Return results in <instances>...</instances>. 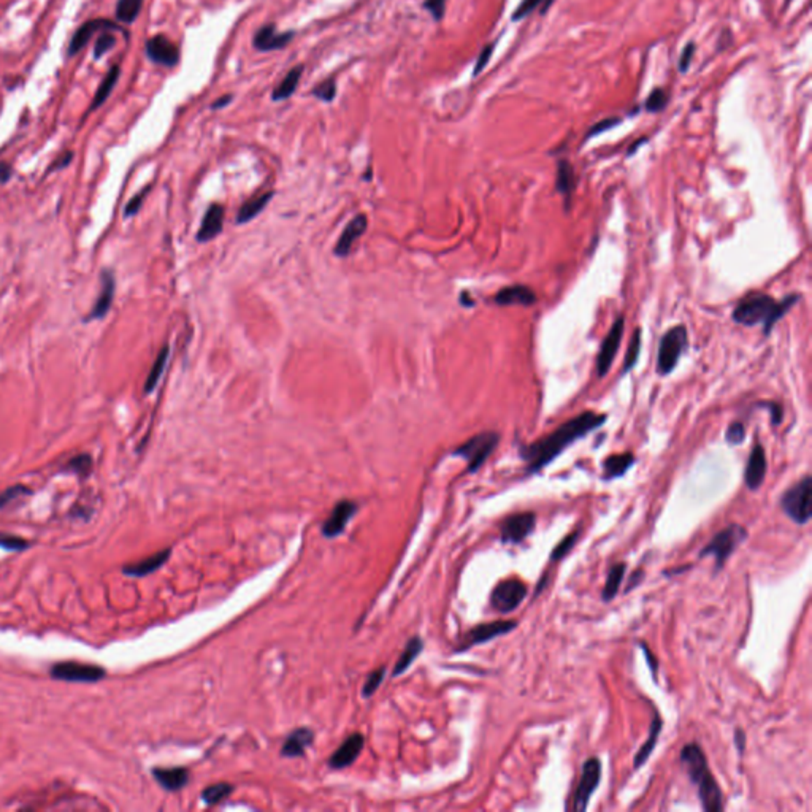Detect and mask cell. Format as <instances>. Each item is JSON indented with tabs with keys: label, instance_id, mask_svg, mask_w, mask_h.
Masks as SVG:
<instances>
[{
	"label": "cell",
	"instance_id": "d590c367",
	"mask_svg": "<svg viewBox=\"0 0 812 812\" xmlns=\"http://www.w3.org/2000/svg\"><path fill=\"white\" fill-rule=\"evenodd\" d=\"M141 7H143V0H117L116 17L126 24H130L138 17Z\"/></svg>",
	"mask_w": 812,
	"mask_h": 812
},
{
	"label": "cell",
	"instance_id": "4316f807",
	"mask_svg": "<svg viewBox=\"0 0 812 812\" xmlns=\"http://www.w3.org/2000/svg\"><path fill=\"white\" fill-rule=\"evenodd\" d=\"M635 460H636L635 455L632 453L609 455V457L604 459L603 462V479L604 481H613V479L624 476L633 466V464H635Z\"/></svg>",
	"mask_w": 812,
	"mask_h": 812
},
{
	"label": "cell",
	"instance_id": "b9f144b4",
	"mask_svg": "<svg viewBox=\"0 0 812 812\" xmlns=\"http://www.w3.org/2000/svg\"><path fill=\"white\" fill-rule=\"evenodd\" d=\"M669 94L662 87H655L654 91L649 94L648 100H646V110L649 113H659L665 108L668 104Z\"/></svg>",
	"mask_w": 812,
	"mask_h": 812
},
{
	"label": "cell",
	"instance_id": "e7e4bbea",
	"mask_svg": "<svg viewBox=\"0 0 812 812\" xmlns=\"http://www.w3.org/2000/svg\"><path fill=\"white\" fill-rule=\"evenodd\" d=\"M790 2H792V0H787V3H790Z\"/></svg>",
	"mask_w": 812,
	"mask_h": 812
},
{
	"label": "cell",
	"instance_id": "30bf717a",
	"mask_svg": "<svg viewBox=\"0 0 812 812\" xmlns=\"http://www.w3.org/2000/svg\"><path fill=\"white\" fill-rule=\"evenodd\" d=\"M601 762L600 758L590 757L583 767V774L578 782V788L573 797V809L578 812H584L587 809L592 795L600 785L601 781Z\"/></svg>",
	"mask_w": 812,
	"mask_h": 812
},
{
	"label": "cell",
	"instance_id": "d4e9b609",
	"mask_svg": "<svg viewBox=\"0 0 812 812\" xmlns=\"http://www.w3.org/2000/svg\"><path fill=\"white\" fill-rule=\"evenodd\" d=\"M171 554L170 549H164V550H159L154 555L146 557V559L140 560V562H135V563H130V565H126L122 568L124 573L129 574V576H135V578H141V576H146V574H151L156 570H159L165 562L169 560V557Z\"/></svg>",
	"mask_w": 812,
	"mask_h": 812
},
{
	"label": "cell",
	"instance_id": "7bdbcfd3",
	"mask_svg": "<svg viewBox=\"0 0 812 812\" xmlns=\"http://www.w3.org/2000/svg\"><path fill=\"white\" fill-rule=\"evenodd\" d=\"M313 96L321 100V102H332L336 96V81L335 78H329L313 89Z\"/></svg>",
	"mask_w": 812,
	"mask_h": 812
},
{
	"label": "cell",
	"instance_id": "74e56055",
	"mask_svg": "<svg viewBox=\"0 0 812 812\" xmlns=\"http://www.w3.org/2000/svg\"><path fill=\"white\" fill-rule=\"evenodd\" d=\"M639 352H641V329L638 327L635 332H633L630 345H628V349H627V354H625V359H624V369H622V373H624V375H627L628 371L635 369V365L639 359Z\"/></svg>",
	"mask_w": 812,
	"mask_h": 812
},
{
	"label": "cell",
	"instance_id": "c3c4849f",
	"mask_svg": "<svg viewBox=\"0 0 812 812\" xmlns=\"http://www.w3.org/2000/svg\"><path fill=\"white\" fill-rule=\"evenodd\" d=\"M619 122H620V117H608V120H603L601 122H598V124H595V126L590 127V130L587 132V137L585 138H592V137H595V135L606 132V130L613 129L614 126H618Z\"/></svg>",
	"mask_w": 812,
	"mask_h": 812
},
{
	"label": "cell",
	"instance_id": "836d02e7",
	"mask_svg": "<svg viewBox=\"0 0 812 812\" xmlns=\"http://www.w3.org/2000/svg\"><path fill=\"white\" fill-rule=\"evenodd\" d=\"M271 197H273V192H266L262 195H257V197H254L251 200H248L246 204L240 208L236 221H238V224L250 222L251 219L256 218L259 213L262 211L266 205H269V201Z\"/></svg>",
	"mask_w": 812,
	"mask_h": 812
},
{
	"label": "cell",
	"instance_id": "603a6c76",
	"mask_svg": "<svg viewBox=\"0 0 812 812\" xmlns=\"http://www.w3.org/2000/svg\"><path fill=\"white\" fill-rule=\"evenodd\" d=\"M314 733L310 728H297L287 734L281 748V755L287 758H297L305 754V750L313 744Z\"/></svg>",
	"mask_w": 812,
	"mask_h": 812
},
{
	"label": "cell",
	"instance_id": "11a10c76",
	"mask_svg": "<svg viewBox=\"0 0 812 812\" xmlns=\"http://www.w3.org/2000/svg\"><path fill=\"white\" fill-rule=\"evenodd\" d=\"M763 406H767L768 410H769V414H771V424L773 425H779L782 422V418H784V413H782V406L779 405V403L769 401V403H767V405H763Z\"/></svg>",
	"mask_w": 812,
	"mask_h": 812
},
{
	"label": "cell",
	"instance_id": "cb8c5ba5",
	"mask_svg": "<svg viewBox=\"0 0 812 812\" xmlns=\"http://www.w3.org/2000/svg\"><path fill=\"white\" fill-rule=\"evenodd\" d=\"M152 776L162 788L169 792L181 790L183 787L187 785L189 782V771L186 768H154Z\"/></svg>",
	"mask_w": 812,
	"mask_h": 812
},
{
	"label": "cell",
	"instance_id": "f1b7e54d",
	"mask_svg": "<svg viewBox=\"0 0 812 812\" xmlns=\"http://www.w3.org/2000/svg\"><path fill=\"white\" fill-rule=\"evenodd\" d=\"M102 27H115V26L105 20H94V21H87L86 24H83L78 31H76V34L73 35L72 41H70L69 55H76V52H78L83 46L87 43L89 38H91L92 35Z\"/></svg>",
	"mask_w": 812,
	"mask_h": 812
},
{
	"label": "cell",
	"instance_id": "816d5d0a",
	"mask_svg": "<svg viewBox=\"0 0 812 812\" xmlns=\"http://www.w3.org/2000/svg\"><path fill=\"white\" fill-rule=\"evenodd\" d=\"M146 192H148V189H145L143 192L137 194V195H135V197H134L132 200L129 201V204L126 205V210H124V216H126V218H132V216L137 215L138 210H140V206H141V204H143V200H145V195H146Z\"/></svg>",
	"mask_w": 812,
	"mask_h": 812
},
{
	"label": "cell",
	"instance_id": "ee69618b",
	"mask_svg": "<svg viewBox=\"0 0 812 812\" xmlns=\"http://www.w3.org/2000/svg\"><path fill=\"white\" fill-rule=\"evenodd\" d=\"M384 676H386V668H384V667L378 668V669H375V671H371L369 674V678H366L365 684L362 687V695H364V698H370L373 695V693H375L379 689V685H381Z\"/></svg>",
	"mask_w": 812,
	"mask_h": 812
},
{
	"label": "cell",
	"instance_id": "484cf974",
	"mask_svg": "<svg viewBox=\"0 0 812 812\" xmlns=\"http://www.w3.org/2000/svg\"><path fill=\"white\" fill-rule=\"evenodd\" d=\"M662 728H663L662 717H660L659 713H655L654 714V720H652V724L649 727V736H648V739H646V743L636 752L635 758H633V768L639 769L641 767H644L646 763H648L650 754L655 749L657 741H659V736H660V733H662Z\"/></svg>",
	"mask_w": 812,
	"mask_h": 812
},
{
	"label": "cell",
	"instance_id": "f35d334b",
	"mask_svg": "<svg viewBox=\"0 0 812 812\" xmlns=\"http://www.w3.org/2000/svg\"><path fill=\"white\" fill-rule=\"evenodd\" d=\"M67 473H73L76 476L85 478L92 471V457L89 454H80L76 457L70 459L67 465L64 468Z\"/></svg>",
	"mask_w": 812,
	"mask_h": 812
},
{
	"label": "cell",
	"instance_id": "91938a15",
	"mask_svg": "<svg viewBox=\"0 0 812 812\" xmlns=\"http://www.w3.org/2000/svg\"><path fill=\"white\" fill-rule=\"evenodd\" d=\"M11 178V167L8 164H0V183L5 185Z\"/></svg>",
	"mask_w": 812,
	"mask_h": 812
},
{
	"label": "cell",
	"instance_id": "db71d44e",
	"mask_svg": "<svg viewBox=\"0 0 812 812\" xmlns=\"http://www.w3.org/2000/svg\"><path fill=\"white\" fill-rule=\"evenodd\" d=\"M27 492H29V490H27L26 487H22V485H16V487H11V489H8L7 492H3V494L0 495V506L7 505L8 501H11V500H13V499H16V497H20V495H24V494H27Z\"/></svg>",
	"mask_w": 812,
	"mask_h": 812
},
{
	"label": "cell",
	"instance_id": "f907efd6",
	"mask_svg": "<svg viewBox=\"0 0 812 812\" xmlns=\"http://www.w3.org/2000/svg\"><path fill=\"white\" fill-rule=\"evenodd\" d=\"M115 41H116V38L113 37V35H110V34H104L102 37H100V38L97 40L96 46H94V56H96V57L104 56L105 52L108 51L113 45H115Z\"/></svg>",
	"mask_w": 812,
	"mask_h": 812
},
{
	"label": "cell",
	"instance_id": "7c38bea8",
	"mask_svg": "<svg viewBox=\"0 0 812 812\" xmlns=\"http://www.w3.org/2000/svg\"><path fill=\"white\" fill-rule=\"evenodd\" d=\"M535 527V513H515L503 519L500 524V538L505 544H520L532 535Z\"/></svg>",
	"mask_w": 812,
	"mask_h": 812
},
{
	"label": "cell",
	"instance_id": "bcb514c9",
	"mask_svg": "<svg viewBox=\"0 0 812 812\" xmlns=\"http://www.w3.org/2000/svg\"><path fill=\"white\" fill-rule=\"evenodd\" d=\"M27 544L29 543L26 541L24 538L0 533V548L10 549V550H22V549L27 548Z\"/></svg>",
	"mask_w": 812,
	"mask_h": 812
},
{
	"label": "cell",
	"instance_id": "44dd1931",
	"mask_svg": "<svg viewBox=\"0 0 812 812\" xmlns=\"http://www.w3.org/2000/svg\"><path fill=\"white\" fill-rule=\"evenodd\" d=\"M495 304L501 306H530L536 301V294L529 286L524 284H514V286H508L500 289L495 294Z\"/></svg>",
	"mask_w": 812,
	"mask_h": 812
},
{
	"label": "cell",
	"instance_id": "9f6ffc18",
	"mask_svg": "<svg viewBox=\"0 0 812 812\" xmlns=\"http://www.w3.org/2000/svg\"><path fill=\"white\" fill-rule=\"evenodd\" d=\"M641 650H643V654H644V657H646V662H648V665H649V668H650V673H652V676H654V678H655V676H657V668H659V663H657L655 657L652 655L650 649H649L648 646H646L644 643L641 644Z\"/></svg>",
	"mask_w": 812,
	"mask_h": 812
},
{
	"label": "cell",
	"instance_id": "277c9868",
	"mask_svg": "<svg viewBox=\"0 0 812 812\" xmlns=\"http://www.w3.org/2000/svg\"><path fill=\"white\" fill-rule=\"evenodd\" d=\"M749 533L748 530L744 529L743 525L739 524H730L728 527H725L724 530H720L717 535L711 539V541L706 544V546L703 548V550L700 553V557H714V570L715 573L720 571L724 565L727 563V560L730 559V555L734 553L739 548L741 543H744L746 539H748Z\"/></svg>",
	"mask_w": 812,
	"mask_h": 812
},
{
	"label": "cell",
	"instance_id": "6125c7cd",
	"mask_svg": "<svg viewBox=\"0 0 812 812\" xmlns=\"http://www.w3.org/2000/svg\"><path fill=\"white\" fill-rule=\"evenodd\" d=\"M643 578H644V573H643L641 570H639V571H635V574H633V576L630 578V583H628V584H630V585H628V587H627L625 590H627V592H630L633 587H636L638 583H639V580H641Z\"/></svg>",
	"mask_w": 812,
	"mask_h": 812
},
{
	"label": "cell",
	"instance_id": "f6af8a7d",
	"mask_svg": "<svg viewBox=\"0 0 812 812\" xmlns=\"http://www.w3.org/2000/svg\"><path fill=\"white\" fill-rule=\"evenodd\" d=\"M725 440L728 444H732V446L741 444L746 440V427L741 422L730 424L725 432Z\"/></svg>",
	"mask_w": 812,
	"mask_h": 812
},
{
	"label": "cell",
	"instance_id": "ffe728a7",
	"mask_svg": "<svg viewBox=\"0 0 812 812\" xmlns=\"http://www.w3.org/2000/svg\"><path fill=\"white\" fill-rule=\"evenodd\" d=\"M366 225H369V221H366L365 215H357L349 221L345 230H343V234L340 235V240L336 241L335 254L338 257H346L348 254L352 251L354 243L365 234Z\"/></svg>",
	"mask_w": 812,
	"mask_h": 812
},
{
	"label": "cell",
	"instance_id": "ab89813d",
	"mask_svg": "<svg viewBox=\"0 0 812 812\" xmlns=\"http://www.w3.org/2000/svg\"><path fill=\"white\" fill-rule=\"evenodd\" d=\"M579 536H580V530L579 529L571 532V533H568V535L565 538H563L562 541H559V544H557V546L554 548L553 553H550V560H553V562L562 560L563 557H565L573 549V546H574V544H576Z\"/></svg>",
	"mask_w": 812,
	"mask_h": 812
},
{
	"label": "cell",
	"instance_id": "f5cc1de1",
	"mask_svg": "<svg viewBox=\"0 0 812 812\" xmlns=\"http://www.w3.org/2000/svg\"><path fill=\"white\" fill-rule=\"evenodd\" d=\"M693 52H695V43H689L684 48L683 55L679 57V70L681 72H687L690 67V62H692V57H693Z\"/></svg>",
	"mask_w": 812,
	"mask_h": 812
},
{
	"label": "cell",
	"instance_id": "680465c9",
	"mask_svg": "<svg viewBox=\"0 0 812 812\" xmlns=\"http://www.w3.org/2000/svg\"><path fill=\"white\" fill-rule=\"evenodd\" d=\"M232 99H234L232 94H227V96H222V97H219V99H216V100H215V102H213L211 108H213V110L224 108V106H227L230 102H232Z\"/></svg>",
	"mask_w": 812,
	"mask_h": 812
},
{
	"label": "cell",
	"instance_id": "d6986e66",
	"mask_svg": "<svg viewBox=\"0 0 812 812\" xmlns=\"http://www.w3.org/2000/svg\"><path fill=\"white\" fill-rule=\"evenodd\" d=\"M294 38V32H278L275 24H266L254 34L252 46L257 51H276L283 50Z\"/></svg>",
	"mask_w": 812,
	"mask_h": 812
},
{
	"label": "cell",
	"instance_id": "4dcf8cb0",
	"mask_svg": "<svg viewBox=\"0 0 812 812\" xmlns=\"http://www.w3.org/2000/svg\"><path fill=\"white\" fill-rule=\"evenodd\" d=\"M625 571H627V563L625 562H619V563H614V565L608 570V576H606V583H604V587L601 592V598L603 601H613L615 595H618V592L622 585V580H624L625 576Z\"/></svg>",
	"mask_w": 812,
	"mask_h": 812
},
{
	"label": "cell",
	"instance_id": "be15d7a7",
	"mask_svg": "<svg viewBox=\"0 0 812 812\" xmlns=\"http://www.w3.org/2000/svg\"><path fill=\"white\" fill-rule=\"evenodd\" d=\"M643 143H646V138H641V140H639V141H636V143H633V145L630 146V150H628V156H632V154L638 150L639 145H643Z\"/></svg>",
	"mask_w": 812,
	"mask_h": 812
},
{
	"label": "cell",
	"instance_id": "7402d4cb",
	"mask_svg": "<svg viewBox=\"0 0 812 812\" xmlns=\"http://www.w3.org/2000/svg\"><path fill=\"white\" fill-rule=\"evenodd\" d=\"M222 222H224V208L221 205L213 204L206 210L204 219H201L200 229L197 232V240L200 243H206L222 232Z\"/></svg>",
	"mask_w": 812,
	"mask_h": 812
},
{
	"label": "cell",
	"instance_id": "2e32d148",
	"mask_svg": "<svg viewBox=\"0 0 812 812\" xmlns=\"http://www.w3.org/2000/svg\"><path fill=\"white\" fill-rule=\"evenodd\" d=\"M146 55L152 62L165 65V67H175L180 61V51H178L176 45L165 35H156V37L148 40Z\"/></svg>",
	"mask_w": 812,
	"mask_h": 812
},
{
	"label": "cell",
	"instance_id": "ba28073f",
	"mask_svg": "<svg viewBox=\"0 0 812 812\" xmlns=\"http://www.w3.org/2000/svg\"><path fill=\"white\" fill-rule=\"evenodd\" d=\"M529 594V587L519 579H505L490 594V606L500 614L513 613Z\"/></svg>",
	"mask_w": 812,
	"mask_h": 812
},
{
	"label": "cell",
	"instance_id": "e0dca14e",
	"mask_svg": "<svg viewBox=\"0 0 812 812\" xmlns=\"http://www.w3.org/2000/svg\"><path fill=\"white\" fill-rule=\"evenodd\" d=\"M767 470H768V460H767V453H764V448L762 444H755L754 449H752V453L748 459V465H746V470H744V483L748 485L749 490H758L762 487V484L764 481V476H767Z\"/></svg>",
	"mask_w": 812,
	"mask_h": 812
},
{
	"label": "cell",
	"instance_id": "f546056e",
	"mask_svg": "<svg viewBox=\"0 0 812 812\" xmlns=\"http://www.w3.org/2000/svg\"><path fill=\"white\" fill-rule=\"evenodd\" d=\"M304 65H297V67H294L290 72L284 76V80L278 85V87L271 94V100L273 102H281V100H287L289 97H292L295 91H297V86L301 80V75H304Z\"/></svg>",
	"mask_w": 812,
	"mask_h": 812
},
{
	"label": "cell",
	"instance_id": "e575fe53",
	"mask_svg": "<svg viewBox=\"0 0 812 812\" xmlns=\"http://www.w3.org/2000/svg\"><path fill=\"white\" fill-rule=\"evenodd\" d=\"M234 792V785L232 784H227V782H221V784H215V785H210L206 787L204 792H201V799H204L205 804H210V806H215L218 803L224 802L225 798H229L232 795Z\"/></svg>",
	"mask_w": 812,
	"mask_h": 812
},
{
	"label": "cell",
	"instance_id": "d6a6232c",
	"mask_svg": "<svg viewBox=\"0 0 812 812\" xmlns=\"http://www.w3.org/2000/svg\"><path fill=\"white\" fill-rule=\"evenodd\" d=\"M169 355H170V348L169 346H164L161 349V352L157 354L156 360H154V364L150 370V375L146 378V383H145V394H151L156 386L161 381V378L165 371V366H167L169 362Z\"/></svg>",
	"mask_w": 812,
	"mask_h": 812
},
{
	"label": "cell",
	"instance_id": "1f68e13d",
	"mask_svg": "<svg viewBox=\"0 0 812 812\" xmlns=\"http://www.w3.org/2000/svg\"><path fill=\"white\" fill-rule=\"evenodd\" d=\"M422 649H424V641H422V639H420L419 636L411 638L410 641L406 643L405 649H403V652H401L400 657H399V660H397L395 667H394L392 676H400V674L405 673L406 669L413 665V662L418 659L420 652H422Z\"/></svg>",
	"mask_w": 812,
	"mask_h": 812
},
{
	"label": "cell",
	"instance_id": "8d00e7d4",
	"mask_svg": "<svg viewBox=\"0 0 812 812\" xmlns=\"http://www.w3.org/2000/svg\"><path fill=\"white\" fill-rule=\"evenodd\" d=\"M120 72H121V69L117 67V65H115V67H113L110 70V72H108V75L105 76V80L102 81V85L99 86V91L96 94V97H94V102L91 105V110L97 108V106L102 105L105 102V100H106V97L110 96L111 91H113V87H115V85L117 83V78H120Z\"/></svg>",
	"mask_w": 812,
	"mask_h": 812
},
{
	"label": "cell",
	"instance_id": "ac0fdd59",
	"mask_svg": "<svg viewBox=\"0 0 812 812\" xmlns=\"http://www.w3.org/2000/svg\"><path fill=\"white\" fill-rule=\"evenodd\" d=\"M364 744H365L364 734L354 733L351 736H348L345 739V743H343L329 758V767L334 769H343L349 767V764H352L357 760L360 752H362Z\"/></svg>",
	"mask_w": 812,
	"mask_h": 812
},
{
	"label": "cell",
	"instance_id": "7a4b0ae2",
	"mask_svg": "<svg viewBox=\"0 0 812 812\" xmlns=\"http://www.w3.org/2000/svg\"><path fill=\"white\" fill-rule=\"evenodd\" d=\"M799 295H787L781 301L767 294H750L734 306L732 313L733 321L746 327L763 325L764 335H769L776 322L785 316L793 305H797Z\"/></svg>",
	"mask_w": 812,
	"mask_h": 812
},
{
	"label": "cell",
	"instance_id": "52a82bcc",
	"mask_svg": "<svg viewBox=\"0 0 812 812\" xmlns=\"http://www.w3.org/2000/svg\"><path fill=\"white\" fill-rule=\"evenodd\" d=\"M499 441L500 435L497 432H483V434L471 436L453 454L466 460L468 473H476L499 446Z\"/></svg>",
	"mask_w": 812,
	"mask_h": 812
},
{
	"label": "cell",
	"instance_id": "6da1fadb",
	"mask_svg": "<svg viewBox=\"0 0 812 812\" xmlns=\"http://www.w3.org/2000/svg\"><path fill=\"white\" fill-rule=\"evenodd\" d=\"M606 419L608 418L604 414L584 411L578 414L576 418L563 422L553 434L520 448L519 455L527 464V473L533 475V473L541 471L544 466L553 464L563 450L571 446L574 441L587 436L590 432L600 429L606 422Z\"/></svg>",
	"mask_w": 812,
	"mask_h": 812
},
{
	"label": "cell",
	"instance_id": "8992f818",
	"mask_svg": "<svg viewBox=\"0 0 812 812\" xmlns=\"http://www.w3.org/2000/svg\"><path fill=\"white\" fill-rule=\"evenodd\" d=\"M811 497H812L811 476H804L782 494L781 497L782 511H784L795 524L799 525L808 524L812 515Z\"/></svg>",
	"mask_w": 812,
	"mask_h": 812
},
{
	"label": "cell",
	"instance_id": "7dc6e473",
	"mask_svg": "<svg viewBox=\"0 0 812 812\" xmlns=\"http://www.w3.org/2000/svg\"><path fill=\"white\" fill-rule=\"evenodd\" d=\"M424 8L430 11L435 21H441L444 16V10H446V0H425Z\"/></svg>",
	"mask_w": 812,
	"mask_h": 812
},
{
	"label": "cell",
	"instance_id": "3957f363",
	"mask_svg": "<svg viewBox=\"0 0 812 812\" xmlns=\"http://www.w3.org/2000/svg\"><path fill=\"white\" fill-rule=\"evenodd\" d=\"M681 762H683V767L689 774L690 781L698 788V797H700L703 809L708 812H719L724 809V793L711 773L701 746L697 743L685 744L681 750Z\"/></svg>",
	"mask_w": 812,
	"mask_h": 812
},
{
	"label": "cell",
	"instance_id": "9a60e30c",
	"mask_svg": "<svg viewBox=\"0 0 812 812\" xmlns=\"http://www.w3.org/2000/svg\"><path fill=\"white\" fill-rule=\"evenodd\" d=\"M100 283H102V287H100L96 304L91 308V313H89L87 318L85 319L86 322L96 321V319H104L106 314H108L113 305V299H115L116 292V278L113 275V271L104 270L102 273H100Z\"/></svg>",
	"mask_w": 812,
	"mask_h": 812
},
{
	"label": "cell",
	"instance_id": "681fc988",
	"mask_svg": "<svg viewBox=\"0 0 812 812\" xmlns=\"http://www.w3.org/2000/svg\"><path fill=\"white\" fill-rule=\"evenodd\" d=\"M494 48H495V43H490L481 51V55H479L478 61H476L475 70H473V76H478L485 69V65L489 64L490 57H492V52H494Z\"/></svg>",
	"mask_w": 812,
	"mask_h": 812
},
{
	"label": "cell",
	"instance_id": "83f0119b",
	"mask_svg": "<svg viewBox=\"0 0 812 812\" xmlns=\"http://www.w3.org/2000/svg\"><path fill=\"white\" fill-rule=\"evenodd\" d=\"M574 186H576V180H574L573 165L568 161H559V164H557L555 189H557V192H559L562 197L567 200V208H568V201H570L571 195H573Z\"/></svg>",
	"mask_w": 812,
	"mask_h": 812
},
{
	"label": "cell",
	"instance_id": "4fadbf2b",
	"mask_svg": "<svg viewBox=\"0 0 812 812\" xmlns=\"http://www.w3.org/2000/svg\"><path fill=\"white\" fill-rule=\"evenodd\" d=\"M624 329H625V318L619 316L614 321L613 327L609 329L606 336H604V340L600 346V352H598V357H597V373L600 378L606 376L609 369H611L615 355H618V351H619L622 335H624Z\"/></svg>",
	"mask_w": 812,
	"mask_h": 812
},
{
	"label": "cell",
	"instance_id": "94428289",
	"mask_svg": "<svg viewBox=\"0 0 812 812\" xmlns=\"http://www.w3.org/2000/svg\"><path fill=\"white\" fill-rule=\"evenodd\" d=\"M70 161H72V152H67V154H65V156H62L61 159H59V161L55 165H52L51 170L62 169V167H65V165H69Z\"/></svg>",
	"mask_w": 812,
	"mask_h": 812
},
{
	"label": "cell",
	"instance_id": "60d3db41",
	"mask_svg": "<svg viewBox=\"0 0 812 812\" xmlns=\"http://www.w3.org/2000/svg\"><path fill=\"white\" fill-rule=\"evenodd\" d=\"M549 3H553V0H522V3H520L519 7L514 10L513 21L522 20V17L529 16L530 13H533V11L539 7H543L541 11H544L548 8Z\"/></svg>",
	"mask_w": 812,
	"mask_h": 812
},
{
	"label": "cell",
	"instance_id": "9c48e42d",
	"mask_svg": "<svg viewBox=\"0 0 812 812\" xmlns=\"http://www.w3.org/2000/svg\"><path fill=\"white\" fill-rule=\"evenodd\" d=\"M515 628H518V622L515 620H495L489 622V624H479L462 636L460 643L455 648V652H464L475 648V646L489 643L501 635H508L509 632L515 630Z\"/></svg>",
	"mask_w": 812,
	"mask_h": 812
},
{
	"label": "cell",
	"instance_id": "8fae6325",
	"mask_svg": "<svg viewBox=\"0 0 812 812\" xmlns=\"http://www.w3.org/2000/svg\"><path fill=\"white\" fill-rule=\"evenodd\" d=\"M51 676L67 683H97L105 678L102 667L81 662H61L51 668Z\"/></svg>",
	"mask_w": 812,
	"mask_h": 812
},
{
	"label": "cell",
	"instance_id": "5b68a950",
	"mask_svg": "<svg viewBox=\"0 0 812 812\" xmlns=\"http://www.w3.org/2000/svg\"><path fill=\"white\" fill-rule=\"evenodd\" d=\"M689 346V332L685 325H674L665 332L659 345L657 354V373L660 376H667L671 373Z\"/></svg>",
	"mask_w": 812,
	"mask_h": 812
},
{
	"label": "cell",
	"instance_id": "6f0895ef",
	"mask_svg": "<svg viewBox=\"0 0 812 812\" xmlns=\"http://www.w3.org/2000/svg\"><path fill=\"white\" fill-rule=\"evenodd\" d=\"M734 744H736L739 755H743L744 749H746V733L741 730V728H736V730H734Z\"/></svg>",
	"mask_w": 812,
	"mask_h": 812
},
{
	"label": "cell",
	"instance_id": "5bb4252c",
	"mask_svg": "<svg viewBox=\"0 0 812 812\" xmlns=\"http://www.w3.org/2000/svg\"><path fill=\"white\" fill-rule=\"evenodd\" d=\"M359 505L352 500H341L332 509L330 515L322 525V535L325 538H336L346 529L349 520L357 513Z\"/></svg>",
	"mask_w": 812,
	"mask_h": 812
}]
</instances>
